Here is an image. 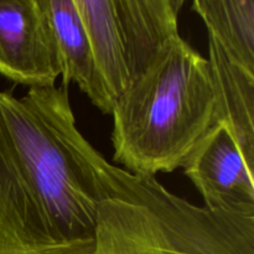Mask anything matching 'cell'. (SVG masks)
Instances as JSON below:
<instances>
[{
	"label": "cell",
	"mask_w": 254,
	"mask_h": 254,
	"mask_svg": "<svg viewBox=\"0 0 254 254\" xmlns=\"http://www.w3.org/2000/svg\"><path fill=\"white\" fill-rule=\"evenodd\" d=\"M0 74L51 87L62 74L59 45L39 0H0Z\"/></svg>",
	"instance_id": "5"
},
{
	"label": "cell",
	"mask_w": 254,
	"mask_h": 254,
	"mask_svg": "<svg viewBox=\"0 0 254 254\" xmlns=\"http://www.w3.org/2000/svg\"><path fill=\"white\" fill-rule=\"evenodd\" d=\"M116 101L161 45L179 34L173 0H73Z\"/></svg>",
	"instance_id": "4"
},
{
	"label": "cell",
	"mask_w": 254,
	"mask_h": 254,
	"mask_svg": "<svg viewBox=\"0 0 254 254\" xmlns=\"http://www.w3.org/2000/svg\"><path fill=\"white\" fill-rule=\"evenodd\" d=\"M183 168L206 208L254 215V170L227 126L215 124Z\"/></svg>",
	"instance_id": "6"
},
{
	"label": "cell",
	"mask_w": 254,
	"mask_h": 254,
	"mask_svg": "<svg viewBox=\"0 0 254 254\" xmlns=\"http://www.w3.org/2000/svg\"><path fill=\"white\" fill-rule=\"evenodd\" d=\"M94 163L108 198L131 227L164 254H254V215L198 207L154 178L116 168L98 151Z\"/></svg>",
	"instance_id": "3"
},
{
	"label": "cell",
	"mask_w": 254,
	"mask_h": 254,
	"mask_svg": "<svg viewBox=\"0 0 254 254\" xmlns=\"http://www.w3.org/2000/svg\"><path fill=\"white\" fill-rule=\"evenodd\" d=\"M94 151L64 86L0 92V254H96Z\"/></svg>",
	"instance_id": "1"
},
{
	"label": "cell",
	"mask_w": 254,
	"mask_h": 254,
	"mask_svg": "<svg viewBox=\"0 0 254 254\" xmlns=\"http://www.w3.org/2000/svg\"><path fill=\"white\" fill-rule=\"evenodd\" d=\"M96 254L164 253L149 245L131 227L113 198H107L99 206Z\"/></svg>",
	"instance_id": "10"
},
{
	"label": "cell",
	"mask_w": 254,
	"mask_h": 254,
	"mask_svg": "<svg viewBox=\"0 0 254 254\" xmlns=\"http://www.w3.org/2000/svg\"><path fill=\"white\" fill-rule=\"evenodd\" d=\"M189 1V0H173V5H174V9H175V11L180 12L181 9H183V6L185 5V2Z\"/></svg>",
	"instance_id": "11"
},
{
	"label": "cell",
	"mask_w": 254,
	"mask_h": 254,
	"mask_svg": "<svg viewBox=\"0 0 254 254\" xmlns=\"http://www.w3.org/2000/svg\"><path fill=\"white\" fill-rule=\"evenodd\" d=\"M117 163L154 178L183 168L216 124V96L208 60L180 35L169 37L112 109Z\"/></svg>",
	"instance_id": "2"
},
{
	"label": "cell",
	"mask_w": 254,
	"mask_h": 254,
	"mask_svg": "<svg viewBox=\"0 0 254 254\" xmlns=\"http://www.w3.org/2000/svg\"><path fill=\"white\" fill-rule=\"evenodd\" d=\"M208 64L216 96V124L228 127L254 170V73L236 64L208 37Z\"/></svg>",
	"instance_id": "8"
},
{
	"label": "cell",
	"mask_w": 254,
	"mask_h": 254,
	"mask_svg": "<svg viewBox=\"0 0 254 254\" xmlns=\"http://www.w3.org/2000/svg\"><path fill=\"white\" fill-rule=\"evenodd\" d=\"M52 27L62 59V86L76 83L92 103L111 114L114 97L97 64L93 47L73 0H39Z\"/></svg>",
	"instance_id": "7"
},
{
	"label": "cell",
	"mask_w": 254,
	"mask_h": 254,
	"mask_svg": "<svg viewBox=\"0 0 254 254\" xmlns=\"http://www.w3.org/2000/svg\"><path fill=\"white\" fill-rule=\"evenodd\" d=\"M192 9L226 54L254 73V0H192Z\"/></svg>",
	"instance_id": "9"
}]
</instances>
